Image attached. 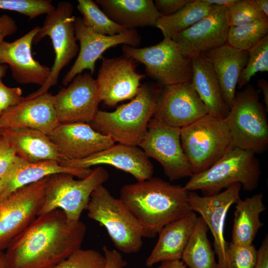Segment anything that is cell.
Segmentation results:
<instances>
[{"label": "cell", "instance_id": "obj_1", "mask_svg": "<svg viewBox=\"0 0 268 268\" xmlns=\"http://www.w3.org/2000/svg\"><path fill=\"white\" fill-rule=\"evenodd\" d=\"M86 232L60 209L38 215L7 246L5 268H53L81 248Z\"/></svg>", "mask_w": 268, "mask_h": 268}, {"label": "cell", "instance_id": "obj_2", "mask_svg": "<svg viewBox=\"0 0 268 268\" xmlns=\"http://www.w3.org/2000/svg\"><path fill=\"white\" fill-rule=\"evenodd\" d=\"M185 187L158 177L124 185L120 199L139 221L144 238H152L167 224L192 209Z\"/></svg>", "mask_w": 268, "mask_h": 268}, {"label": "cell", "instance_id": "obj_3", "mask_svg": "<svg viewBox=\"0 0 268 268\" xmlns=\"http://www.w3.org/2000/svg\"><path fill=\"white\" fill-rule=\"evenodd\" d=\"M148 83L140 85L136 95L113 112L98 110L90 125L119 143L138 146L147 131L161 92Z\"/></svg>", "mask_w": 268, "mask_h": 268}, {"label": "cell", "instance_id": "obj_4", "mask_svg": "<svg viewBox=\"0 0 268 268\" xmlns=\"http://www.w3.org/2000/svg\"><path fill=\"white\" fill-rule=\"evenodd\" d=\"M261 173L255 154L233 146L207 170L193 174L184 187L189 192L200 190L203 196L217 194L237 183L250 192L258 187Z\"/></svg>", "mask_w": 268, "mask_h": 268}, {"label": "cell", "instance_id": "obj_5", "mask_svg": "<svg viewBox=\"0 0 268 268\" xmlns=\"http://www.w3.org/2000/svg\"><path fill=\"white\" fill-rule=\"evenodd\" d=\"M86 210L89 218L105 228L118 250L128 254L140 250L144 236L139 221L124 202L103 185L93 191Z\"/></svg>", "mask_w": 268, "mask_h": 268}, {"label": "cell", "instance_id": "obj_6", "mask_svg": "<svg viewBox=\"0 0 268 268\" xmlns=\"http://www.w3.org/2000/svg\"><path fill=\"white\" fill-rule=\"evenodd\" d=\"M223 120L234 147L254 154L267 150V118L259 94L252 85L236 93L234 103Z\"/></svg>", "mask_w": 268, "mask_h": 268}, {"label": "cell", "instance_id": "obj_7", "mask_svg": "<svg viewBox=\"0 0 268 268\" xmlns=\"http://www.w3.org/2000/svg\"><path fill=\"white\" fill-rule=\"evenodd\" d=\"M180 140L193 174L207 170L233 146L224 120L208 114L180 129Z\"/></svg>", "mask_w": 268, "mask_h": 268}, {"label": "cell", "instance_id": "obj_8", "mask_svg": "<svg viewBox=\"0 0 268 268\" xmlns=\"http://www.w3.org/2000/svg\"><path fill=\"white\" fill-rule=\"evenodd\" d=\"M109 177L108 171L102 166L92 170L87 176L80 180L66 173L50 176L44 201L38 215L60 209L68 221L78 222L82 212L86 209L93 191L106 182Z\"/></svg>", "mask_w": 268, "mask_h": 268}, {"label": "cell", "instance_id": "obj_9", "mask_svg": "<svg viewBox=\"0 0 268 268\" xmlns=\"http://www.w3.org/2000/svg\"><path fill=\"white\" fill-rule=\"evenodd\" d=\"M125 56L144 65L146 74L165 86L191 81L192 58L172 40L164 37L159 43L144 48L122 45Z\"/></svg>", "mask_w": 268, "mask_h": 268}, {"label": "cell", "instance_id": "obj_10", "mask_svg": "<svg viewBox=\"0 0 268 268\" xmlns=\"http://www.w3.org/2000/svg\"><path fill=\"white\" fill-rule=\"evenodd\" d=\"M73 10V5L69 2H60L54 10L46 14L43 25L34 37V44H37L45 36L50 37L55 58L45 84L29 96L34 97L47 92L50 88L57 84L61 71L79 52L75 35V17L72 15Z\"/></svg>", "mask_w": 268, "mask_h": 268}, {"label": "cell", "instance_id": "obj_11", "mask_svg": "<svg viewBox=\"0 0 268 268\" xmlns=\"http://www.w3.org/2000/svg\"><path fill=\"white\" fill-rule=\"evenodd\" d=\"M50 176L21 187L0 200V250L6 249L11 241L38 216Z\"/></svg>", "mask_w": 268, "mask_h": 268}, {"label": "cell", "instance_id": "obj_12", "mask_svg": "<svg viewBox=\"0 0 268 268\" xmlns=\"http://www.w3.org/2000/svg\"><path fill=\"white\" fill-rule=\"evenodd\" d=\"M138 146L159 162L170 181L193 175L181 145L180 128L149 121Z\"/></svg>", "mask_w": 268, "mask_h": 268}, {"label": "cell", "instance_id": "obj_13", "mask_svg": "<svg viewBox=\"0 0 268 268\" xmlns=\"http://www.w3.org/2000/svg\"><path fill=\"white\" fill-rule=\"evenodd\" d=\"M207 114L205 105L190 81L164 86L150 121L181 129Z\"/></svg>", "mask_w": 268, "mask_h": 268}, {"label": "cell", "instance_id": "obj_14", "mask_svg": "<svg viewBox=\"0 0 268 268\" xmlns=\"http://www.w3.org/2000/svg\"><path fill=\"white\" fill-rule=\"evenodd\" d=\"M241 188V185L237 183L210 196H201L194 192H189L188 201L192 210L200 215L213 236L218 268H228V243L224 235L225 221L229 208L240 198Z\"/></svg>", "mask_w": 268, "mask_h": 268}, {"label": "cell", "instance_id": "obj_15", "mask_svg": "<svg viewBox=\"0 0 268 268\" xmlns=\"http://www.w3.org/2000/svg\"><path fill=\"white\" fill-rule=\"evenodd\" d=\"M74 28L80 48L74 64L63 79L64 86H67L84 70H89L92 75L95 71L97 60L101 58L102 54L109 48L119 44L137 48L141 41L140 36L134 29H128L114 35L97 33L86 27L79 17H75Z\"/></svg>", "mask_w": 268, "mask_h": 268}, {"label": "cell", "instance_id": "obj_16", "mask_svg": "<svg viewBox=\"0 0 268 268\" xmlns=\"http://www.w3.org/2000/svg\"><path fill=\"white\" fill-rule=\"evenodd\" d=\"M100 102L96 79L90 73L77 75L67 87L54 95L60 123H90Z\"/></svg>", "mask_w": 268, "mask_h": 268}, {"label": "cell", "instance_id": "obj_17", "mask_svg": "<svg viewBox=\"0 0 268 268\" xmlns=\"http://www.w3.org/2000/svg\"><path fill=\"white\" fill-rule=\"evenodd\" d=\"M102 64L96 79L101 101L113 107L120 102L132 99L145 75L137 71L134 61L126 56L106 58Z\"/></svg>", "mask_w": 268, "mask_h": 268}, {"label": "cell", "instance_id": "obj_18", "mask_svg": "<svg viewBox=\"0 0 268 268\" xmlns=\"http://www.w3.org/2000/svg\"><path fill=\"white\" fill-rule=\"evenodd\" d=\"M229 28L226 7L216 6L208 15L172 39L184 54L192 58L226 43Z\"/></svg>", "mask_w": 268, "mask_h": 268}, {"label": "cell", "instance_id": "obj_19", "mask_svg": "<svg viewBox=\"0 0 268 268\" xmlns=\"http://www.w3.org/2000/svg\"><path fill=\"white\" fill-rule=\"evenodd\" d=\"M48 136L63 160L84 158L113 146L115 142L110 136L83 123H60Z\"/></svg>", "mask_w": 268, "mask_h": 268}, {"label": "cell", "instance_id": "obj_20", "mask_svg": "<svg viewBox=\"0 0 268 268\" xmlns=\"http://www.w3.org/2000/svg\"><path fill=\"white\" fill-rule=\"evenodd\" d=\"M61 165L70 168L90 169L106 164L131 174L137 181L152 177L154 167L149 157L137 146L121 143L78 160H63Z\"/></svg>", "mask_w": 268, "mask_h": 268}, {"label": "cell", "instance_id": "obj_21", "mask_svg": "<svg viewBox=\"0 0 268 268\" xmlns=\"http://www.w3.org/2000/svg\"><path fill=\"white\" fill-rule=\"evenodd\" d=\"M40 27L36 26L15 41H3L0 44V65L8 66L14 79L22 84L42 86L48 78L51 68L35 60L31 53L34 37Z\"/></svg>", "mask_w": 268, "mask_h": 268}, {"label": "cell", "instance_id": "obj_22", "mask_svg": "<svg viewBox=\"0 0 268 268\" xmlns=\"http://www.w3.org/2000/svg\"><path fill=\"white\" fill-rule=\"evenodd\" d=\"M60 123L54 102L48 92L34 97L27 96L0 116V129L28 128L48 135Z\"/></svg>", "mask_w": 268, "mask_h": 268}, {"label": "cell", "instance_id": "obj_23", "mask_svg": "<svg viewBox=\"0 0 268 268\" xmlns=\"http://www.w3.org/2000/svg\"><path fill=\"white\" fill-rule=\"evenodd\" d=\"M91 170L65 167L54 160L30 162L17 156L12 165L0 179L1 183L0 200L6 198L21 187L54 174L66 173L83 179Z\"/></svg>", "mask_w": 268, "mask_h": 268}, {"label": "cell", "instance_id": "obj_24", "mask_svg": "<svg viewBox=\"0 0 268 268\" xmlns=\"http://www.w3.org/2000/svg\"><path fill=\"white\" fill-rule=\"evenodd\" d=\"M198 217L192 210L166 225L158 234L157 241L145 261L146 266L151 268L160 262L180 260Z\"/></svg>", "mask_w": 268, "mask_h": 268}, {"label": "cell", "instance_id": "obj_25", "mask_svg": "<svg viewBox=\"0 0 268 268\" xmlns=\"http://www.w3.org/2000/svg\"><path fill=\"white\" fill-rule=\"evenodd\" d=\"M204 54L218 79L224 99L230 109L235 98L239 79L248 60V51L225 43Z\"/></svg>", "mask_w": 268, "mask_h": 268}, {"label": "cell", "instance_id": "obj_26", "mask_svg": "<svg viewBox=\"0 0 268 268\" xmlns=\"http://www.w3.org/2000/svg\"><path fill=\"white\" fill-rule=\"evenodd\" d=\"M0 135L5 138L17 156L30 162L63 160L57 147L48 135L28 128L0 129Z\"/></svg>", "mask_w": 268, "mask_h": 268}, {"label": "cell", "instance_id": "obj_27", "mask_svg": "<svg viewBox=\"0 0 268 268\" xmlns=\"http://www.w3.org/2000/svg\"><path fill=\"white\" fill-rule=\"evenodd\" d=\"M191 82L208 115L224 119L230 108L223 98L218 79L208 59L203 55L192 58Z\"/></svg>", "mask_w": 268, "mask_h": 268}, {"label": "cell", "instance_id": "obj_28", "mask_svg": "<svg viewBox=\"0 0 268 268\" xmlns=\"http://www.w3.org/2000/svg\"><path fill=\"white\" fill-rule=\"evenodd\" d=\"M95 2L112 20L127 29L155 26L161 15L152 0H97Z\"/></svg>", "mask_w": 268, "mask_h": 268}, {"label": "cell", "instance_id": "obj_29", "mask_svg": "<svg viewBox=\"0 0 268 268\" xmlns=\"http://www.w3.org/2000/svg\"><path fill=\"white\" fill-rule=\"evenodd\" d=\"M265 209L262 193L243 200L240 198L235 206L231 243L252 244L259 229L264 225L260 216Z\"/></svg>", "mask_w": 268, "mask_h": 268}, {"label": "cell", "instance_id": "obj_30", "mask_svg": "<svg viewBox=\"0 0 268 268\" xmlns=\"http://www.w3.org/2000/svg\"><path fill=\"white\" fill-rule=\"evenodd\" d=\"M216 5L203 0H192L176 13L161 15L155 27L159 29L164 37L172 39L176 34L189 28L208 15Z\"/></svg>", "mask_w": 268, "mask_h": 268}, {"label": "cell", "instance_id": "obj_31", "mask_svg": "<svg viewBox=\"0 0 268 268\" xmlns=\"http://www.w3.org/2000/svg\"><path fill=\"white\" fill-rule=\"evenodd\" d=\"M208 230L201 217H198L181 258L189 268H218L215 253L207 235Z\"/></svg>", "mask_w": 268, "mask_h": 268}, {"label": "cell", "instance_id": "obj_32", "mask_svg": "<svg viewBox=\"0 0 268 268\" xmlns=\"http://www.w3.org/2000/svg\"><path fill=\"white\" fill-rule=\"evenodd\" d=\"M77 8L84 25L97 33L114 35L128 30L112 20L92 0H78Z\"/></svg>", "mask_w": 268, "mask_h": 268}, {"label": "cell", "instance_id": "obj_33", "mask_svg": "<svg viewBox=\"0 0 268 268\" xmlns=\"http://www.w3.org/2000/svg\"><path fill=\"white\" fill-rule=\"evenodd\" d=\"M268 33V19L239 26L229 27L226 43L237 49L248 51Z\"/></svg>", "mask_w": 268, "mask_h": 268}, {"label": "cell", "instance_id": "obj_34", "mask_svg": "<svg viewBox=\"0 0 268 268\" xmlns=\"http://www.w3.org/2000/svg\"><path fill=\"white\" fill-rule=\"evenodd\" d=\"M226 11L229 27L246 25L268 19L255 0H235L226 7Z\"/></svg>", "mask_w": 268, "mask_h": 268}, {"label": "cell", "instance_id": "obj_35", "mask_svg": "<svg viewBox=\"0 0 268 268\" xmlns=\"http://www.w3.org/2000/svg\"><path fill=\"white\" fill-rule=\"evenodd\" d=\"M248 51V60L239 79V88L246 85L257 72L268 71V34Z\"/></svg>", "mask_w": 268, "mask_h": 268}, {"label": "cell", "instance_id": "obj_36", "mask_svg": "<svg viewBox=\"0 0 268 268\" xmlns=\"http://www.w3.org/2000/svg\"><path fill=\"white\" fill-rule=\"evenodd\" d=\"M50 0H0V9L19 12L33 19L54 9Z\"/></svg>", "mask_w": 268, "mask_h": 268}, {"label": "cell", "instance_id": "obj_37", "mask_svg": "<svg viewBox=\"0 0 268 268\" xmlns=\"http://www.w3.org/2000/svg\"><path fill=\"white\" fill-rule=\"evenodd\" d=\"M104 255L94 249L77 250L53 268H104Z\"/></svg>", "mask_w": 268, "mask_h": 268}, {"label": "cell", "instance_id": "obj_38", "mask_svg": "<svg viewBox=\"0 0 268 268\" xmlns=\"http://www.w3.org/2000/svg\"><path fill=\"white\" fill-rule=\"evenodd\" d=\"M257 252L253 244L240 245L228 243V268H254L256 262Z\"/></svg>", "mask_w": 268, "mask_h": 268}, {"label": "cell", "instance_id": "obj_39", "mask_svg": "<svg viewBox=\"0 0 268 268\" xmlns=\"http://www.w3.org/2000/svg\"><path fill=\"white\" fill-rule=\"evenodd\" d=\"M19 87H9L0 80V116L8 109L21 102L24 97Z\"/></svg>", "mask_w": 268, "mask_h": 268}, {"label": "cell", "instance_id": "obj_40", "mask_svg": "<svg viewBox=\"0 0 268 268\" xmlns=\"http://www.w3.org/2000/svg\"><path fill=\"white\" fill-rule=\"evenodd\" d=\"M17 155L7 140L0 135V179L13 163Z\"/></svg>", "mask_w": 268, "mask_h": 268}, {"label": "cell", "instance_id": "obj_41", "mask_svg": "<svg viewBox=\"0 0 268 268\" xmlns=\"http://www.w3.org/2000/svg\"><path fill=\"white\" fill-rule=\"evenodd\" d=\"M18 27L14 20L10 16L3 14L0 16V44L4 38L16 32ZM7 66L0 65V80L6 74Z\"/></svg>", "mask_w": 268, "mask_h": 268}, {"label": "cell", "instance_id": "obj_42", "mask_svg": "<svg viewBox=\"0 0 268 268\" xmlns=\"http://www.w3.org/2000/svg\"><path fill=\"white\" fill-rule=\"evenodd\" d=\"M192 0H155L154 5L161 15L174 14L189 3Z\"/></svg>", "mask_w": 268, "mask_h": 268}, {"label": "cell", "instance_id": "obj_43", "mask_svg": "<svg viewBox=\"0 0 268 268\" xmlns=\"http://www.w3.org/2000/svg\"><path fill=\"white\" fill-rule=\"evenodd\" d=\"M106 263L104 268H124L127 264L121 254L116 250H110L106 246L103 247Z\"/></svg>", "mask_w": 268, "mask_h": 268}, {"label": "cell", "instance_id": "obj_44", "mask_svg": "<svg viewBox=\"0 0 268 268\" xmlns=\"http://www.w3.org/2000/svg\"><path fill=\"white\" fill-rule=\"evenodd\" d=\"M254 268H268V237L263 240L257 252L256 262Z\"/></svg>", "mask_w": 268, "mask_h": 268}, {"label": "cell", "instance_id": "obj_45", "mask_svg": "<svg viewBox=\"0 0 268 268\" xmlns=\"http://www.w3.org/2000/svg\"><path fill=\"white\" fill-rule=\"evenodd\" d=\"M258 86L262 90L264 96V102L266 107V110H268V83L265 79H260L258 80Z\"/></svg>", "mask_w": 268, "mask_h": 268}, {"label": "cell", "instance_id": "obj_46", "mask_svg": "<svg viewBox=\"0 0 268 268\" xmlns=\"http://www.w3.org/2000/svg\"><path fill=\"white\" fill-rule=\"evenodd\" d=\"M204 1L213 5L228 7L233 4L235 0H203Z\"/></svg>", "mask_w": 268, "mask_h": 268}, {"label": "cell", "instance_id": "obj_47", "mask_svg": "<svg viewBox=\"0 0 268 268\" xmlns=\"http://www.w3.org/2000/svg\"><path fill=\"white\" fill-rule=\"evenodd\" d=\"M260 9L268 17V0H255Z\"/></svg>", "mask_w": 268, "mask_h": 268}, {"label": "cell", "instance_id": "obj_48", "mask_svg": "<svg viewBox=\"0 0 268 268\" xmlns=\"http://www.w3.org/2000/svg\"><path fill=\"white\" fill-rule=\"evenodd\" d=\"M169 268H186V266L181 260L168 262Z\"/></svg>", "mask_w": 268, "mask_h": 268}, {"label": "cell", "instance_id": "obj_49", "mask_svg": "<svg viewBox=\"0 0 268 268\" xmlns=\"http://www.w3.org/2000/svg\"><path fill=\"white\" fill-rule=\"evenodd\" d=\"M0 268H5L4 253L0 250Z\"/></svg>", "mask_w": 268, "mask_h": 268}, {"label": "cell", "instance_id": "obj_50", "mask_svg": "<svg viewBox=\"0 0 268 268\" xmlns=\"http://www.w3.org/2000/svg\"><path fill=\"white\" fill-rule=\"evenodd\" d=\"M156 268H169L168 262L161 263V265Z\"/></svg>", "mask_w": 268, "mask_h": 268}, {"label": "cell", "instance_id": "obj_51", "mask_svg": "<svg viewBox=\"0 0 268 268\" xmlns=\"http://www.w3.org/2000/svg\"><path fill=\"white\" fill-rule=\"evenodd\" d=\"M1 182H0V191L1 190Z\"/></svg>", "mask_w": 268, "mask_h": 268}]
</instances>
